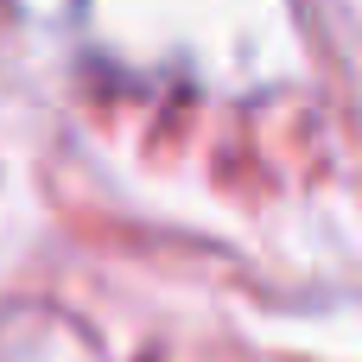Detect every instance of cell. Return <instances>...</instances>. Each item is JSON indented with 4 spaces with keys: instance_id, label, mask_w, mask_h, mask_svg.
I'll return each instance as SVG.
<instances>
[]
</instances>
